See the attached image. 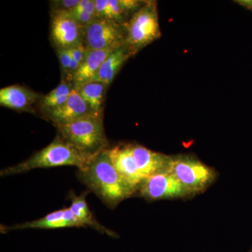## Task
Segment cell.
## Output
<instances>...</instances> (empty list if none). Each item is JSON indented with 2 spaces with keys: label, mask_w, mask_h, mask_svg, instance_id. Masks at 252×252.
<instances>
[{
  "label": "cell",
  "mask_w": 252,
  "mask_h": 252,
  "mask_svg": "<svg viewBox=\"0 0 252 252\" xmlns=\"http://www.w3.org/2000/svg\"><path fill=\"white\" fill-rule=\"evenodd\" d=\"M109 0H94L96 16L97 18L108 19Z\"/></svg>",
  "instance_id": "obj_23"
},
{
  "label": "cell",
  "mask_w": 252,
  "mask_h": 252,
  "mask_svg": "<svg viewBox=\"0 0 252 252\" xmlns=\"http://www.w3.org/2000/svg\"><path fill=\"white\" fill-rule=\"evenodd\" d=\"M90 158L58 134L49 145L27 160L1 170V176L17 175L37 168L75 166L80 169L85 166Z\"/></svg>",
  "instance_id": "obj_2"
},
{
  "label": "cell",
  "mask_w": 252,
  "mask_h": 252,
  "mask_svg": "<svg viewBox=\"0 0 252 252\" xmlns=\"http://www.w3.org/2000/svg\"><path fill=\"white\" fill-rule=\"evenodd\" d=\"M240 3L248 9H252V1H240Z\"/></svg>",
  "instance_id": "obj_24"
},
{
  "label": "cell",
  "mask_w": 252,
  "mask_h": 252,
  "mask_svg": "<svg viewBox=\"0 0 252 252\" xmlns=\"http://www.w3.org/2000/svg\"><path fill=\"white\" fill-rule=\"evenodd\" d=\"M50 38L56 50L72 49L84 43V28L69 12L51 13Z\"/></svg>",
  "instance_id": "obj_7"
},
{
  "label": "cell",
  "mask_w": 252,
  "mask_h": 252,
  "mask_svg": "<svg viewBox=\"0 0 252 252\" xmlns=\"http://www.w3.org/2000/svg\"><path fill=\"white\" fill-rule=\"evenodd\" d=\"M166 170L171 172L187 191L203 189L213 179L212 170L198 160L189 158H169Z\"/></svg>",
  "instance_id": "obj_6"
},
{
  "label": "cell",
  "mask_w": 252,
  "mask_h": 252,
  "mask_svg": "<svg viewBox=\"0 0 252 252\" xmlns=\"http://www.w3.org/2000/svg\"><path fill=\"white\" fill-rule=\"evenodd\" d=\"M80 0H54L50 1L51 13L69 12L72 11Z\"/></svg>",
  "instance_id": "obj_21"
},
{
  "label": "cell",
  "mask_w": 252,
  "mask_h": 252,
  "mask_svg": "<svg viewBox=\"0 0 252 252\" xmlns=\"http://www.w3.org/2000/svg\"><path fill=\"white\" fill-rule=\"evenodd\" d=\"M91 116L103 115H98L94 113L74 87L67 102L44 118L57 127Z\"/></svg>",
  "instance_id": "obj_11"
},
{
  "label": "cell",
  "mask_w": 252,
  "mask_h": 252,
  "mask_svg": "<svg viewBox=\"0 0 252 252\" xmlns=\"http://www.w3.org/2000/svg\"><path fill=\"white\" fill-rule=\"evenodd\" d=\"M138 189L142 197L152 200L174 198L188 193L180 181L166 169L146 178Z\"/></svg>",
  "instance_id": "obj_8"
},
{
  "label": "cell",
  "mask_w": 252,
  "mask_h": 252,
  "mask_svg": "<svg viewBox=\"0 0 252 252\" xmlns=\"http://www.w3.org/2000/svg\"><path fill=\"white\" fill-rule=\"evenodd\" d=\"M64 209L52 212L49 215L33 220L26 222L21 224L15 225L14 226L4 227L3 230L8 232L9 230L29 229V228H39V229H55V228H68L67 223L63 218Z\"/></svg>",
  "instance_id": "obj_18"
},
{
  "label": "cell",
  "mask_w": 252,
  "mask_h": 252,
  "mask_svg": "<svg viewBox=\"0 0 252 252\" xmlns=\"http://www.w3.org/2000/svg\"><path fill=\"white\" fill-rule=\"evenodd\" d=\"M108 88L107 84L97 81H89L74 86L78 94L98 115H103L104 101Z\"/></svg>",
  "instance_id": "obj_16"
},
{
  "label": "cell",
  "mask_w": 252,
  "mask_h": 252,
  "mask_svg": "<svg viewBox=\"0 0 252 252\" xmlns=\"http://www.w3.org/2000/svg\"><path fill=\"white\" fill-rule=\"evenodd\" d=\"M252 252V250H250V252Z\"/></svg>",
  "instance_id": "obj_25"
},
{
  "label": "cell",
  "mask_w": 252,
  "mask_h": 252,
  "mask_svg": "<svg viewBox=\"0 0 252 252\" xmlns=\"http://www.w3.org/2000/svg\"><path fill=\"white\" fill-rule=\"evenodd\" d=\"M86 195L87 192H84L79 195H76L72 191L69 192V198L72 202L69 208L80 223L81 226H91L102 234L116 238L117 236L116 233L101 225L98 221L94 220L92 212L91 211L86 202Z\"/></svg>",
  "instance_id": "obj_14"
},
{
  "label": "cell",
  "mask_w": 252,
  "mask_h": 252,
  "mask_svg": "<svg viewBox=\"0 0 252 252\" xmlns=\"http://www.w3.org/2000/svg\"><path fill=\"white\" fill-rule=\"evenodd\" d=\"M59 135L89 157L109 148L103 116H91L57 126Z\"/></svg>",
  "instance_id": "obj_3"
},
{
  "label": "cell",
  "mask_w": 252,
  "mask_h": 252,
  "mask_svg": "<svg viewBox=\"0 0 252 252\" xmlns=\"http://www.w3.org/2000/svg\"><path fill=\"white\" fill-rule=\"evenodd\" d=\"M59 57L61 70V81L69 80L71 65H72V52L71 49L56 50ZM71 82V81H70Z\"/></svg>",
  "instance_id": "obj_20"
},
{
  "label": "cell",
  "mask_w": 252,
  "mask_h": 252,
  "mask_svg": "<svg viewBox=\"0 0 252 252\" xmlns=\"http://www.w3.org/2000/svg\"><path fill=\"white\" fill-rule=\"evenodd\" d=\"M82 11L89 13V14L93 15L97 18L94 0H80L77 6L69 12H82Z\"/></svg>",
  "instance_id": "obj_22"
},
{
  "label": "cell",
  "mask_w": 252,
  "mask_h": 252,
  "mask_svg": "<svg viewBox=\"0 0 252 252\" xmlns=\"http://www.w3.org/2000/svg\"><path fill=\"white\" fill-rule=\"evenodd\" d=\"M144 4L145 1L136 0H109L108 19L126 24L129 15L135 14Z\"/></svg>",
  "instance_id": "obj_19"
},
{
  "label": "cell",
  "mask_w": 252,
  "mask_h": 252,
  "mask_svg": "<svg viewBox=\"0 0 252 252\" xmlns=\"http://www.w3.org/2000/svg\"><path fill=\"white\" fill-rule=\"evenodd\" d=\"M126 44L135 54L160 36L157 4L147 1L126 23Z\"/></svg>",
  "instance_id": "obj_4"
},
{
  "label": "cell",
  "mask_w": 252,
  "mask_h": 252,
  "mask_svg": "<svg viewBox=\"0 0 252 252\" xmlns=\"http://www.w3.org/2000/svg\"><path fill=\"white\" fill-rule=\"evenodd\" d=\"M132 55L133 53L127 44L114 50L104 61L93 81H100L107 86H110L123 65Z\"/></svg>",
  "instance_id": "obj_13"
},
{
  "label": "cell",
  "mask_w": 252,
  "mask_h": 252,
  "mask_svg": "<svg viewBox=\"0 0 252 252\" xmlns=\"http://www.w3.org/2000/svg\"><path fill=\"white\" fill-rule=\"evenodd\" d=\"M112 51L88 49L85 59L73 79L74 86L94 80L99 68Z\"/></svg>",
  "instance_id": "obj_15"
},
{
  "label": "cell",
  "mask_w": 252,
  "mask_h": 252,
  "mask_svg": "<svg viewBox=\"0 0 252 252\" xmlns=\"http://www.w3.org/2000/svg\"><path fill=\"white\" fill-rule=\"evenodd\" d=\"M126 24L106 18H96L84 28V44L89 50L114 51L126 44Z\"/></svg>",
  "instance_id": "obj_5"
},
{
  "label": "cell",
  "mask_w": 252,
  "mask_h": 252,
  "mask_svg": "<svg viewBox=\"0 0 252 252\" xmlns=\"http://www.w3.org/2000/svg\"><path fill=\"white\" fill-rule=\"evenodd\" d=\"M74 84L70 81H61V84L49 94L41 96L38 102V107L42 117L62 107L67 102L74 89Z\"/></svg>",
  "instance_id": "obj_17"
},
{
  "label": "cell",
  "mask_w": 252,
  "mask_h": 252,
  "mask_svg": "<svg viewBox=\"0 0 252 252\" xmlns=\"http://www.w3.org/2000/svg\"><path fill=\"white\" fill-rule=\"evenodd\" d=\"M42 95L26 86H6L0 90V105L18 112L34 114V104H38Z\"/></svg>",
  "instance_id": "obj_10"
},
{
  "label": "cell",
  "mask_w": 252,
  "mask_h": 252,
  "mask_svg": "<svg viewBox=\"0 0 252 252\" xmlns=\"http://www.w3.org/2000/svg\"><path fill=\"white\" fill-rule=\"evenodd\" d=\"M132 156L144 180L158 172L165 170L169 158L140 145L131 144Z\"/></svg>",
  "instance_id": "obj_12"
},
{
  "label": "cell",
  "mask_w": 252,
  "mask_h": 252,
  "mask_svg": "<svg viewBox=\"0 0 252 252\" xmlns=\"http://www.w3.org/2000/svg\"><path fill=\"white\" fill-rule=\"evenodd\" d=\"M109 149L93 156L85 166L78 169L77 177L107 207L115 208L135 190L113 165Z\"/></svg>",
  "instance_id": "obj_1"
},
{
  "label": "cell",
  "mask_w": 252,
  "mask_h": 252,
  "mask_svg": "<svg viewBox=\"0 0 252 252\" xmlns=\"http://www.w3.org/2000/svg\"><path fill=\"white\" fill-rule=\"evenodd\" d=\"M109 154L118 172L135 192L140 188L144 179L132 156L131 144H119L109 148Z\"/></svg>",
  "instance_id": "obj_9"
}]
</instances>
